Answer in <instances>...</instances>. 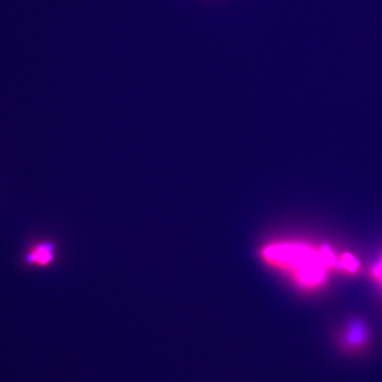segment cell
I'll return each mask as SVG.
<instances>
[{
    "mask_svg": "<svg viewBox=\"0 0 382 382\" xmlns=\"http://www.w3.org/2000/svg\"><path fill=\"white\" fill-rule=\"evenodd\" d=\"M265 255L270 260L294 267L300 281L307 285L321 282L328 267L336 266L349 271L353 265L350 255L337 259L325 247L315 250L304 245L282 244L267 248Z\"/></svg>",
    "mask_w": 382,
    "mask_h": 382,
    "instance_id": "1",
    "label": "cell"
},
{
    "mask_svg": "<svg viewBox=\"0 0 382 382\" xmlns=\"http://www.w3.org/2000/svg\"><path fill=\"white\" fill-rule=\"evenodd\" d=\"M55 245L50 242H43L37 245L28 254L26 260L30 264L47 266L55 257Z\"/></svg>",
    "mask_w": 382,
    "mask_h": 382,
    "instance_id": "2",
    "label": "cell"
},
{
    "mask_svg": "<svg viewBox=\"0 0 382 382\" xmlns=\"http://www.w3.org/2000/svg\"><path fill=\"white\" fill-rule=\"evenodd\" d=\"M366 336L367 332L364 326L359 323H354L345 332V344L350 349L358 348L364 343Z\"/></svg>",
    "mask_w": 382,
    "mask_h": 382,
    "instance_id": "3",
    "label": "cell"
},
{
    "mask_svg": "<svg viewBox=\"0 0 382 382\" xmlns=\"http://www.w3.org/2000/svg\"><path fill=\"white\" fill-rule=\"evenodd\" d=\"M374 272L375 275L382 282V260L376 266Z\"/></svg>",
    "mask_w": 382,
    "mask_h": 382,
    "instance_id": "4",
    "label": "cell"
}]
</instances>
